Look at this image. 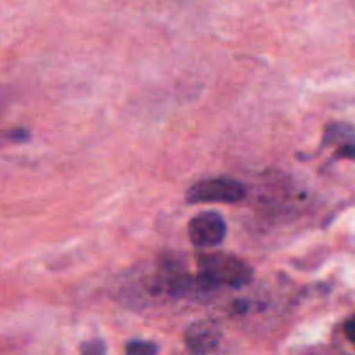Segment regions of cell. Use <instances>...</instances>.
<instances>
[{
	"instance_id": "cell-5",
	"label": "cell",
	"mask_w": 355,
	"mask_h": 355,
	"mask_svg": "<svg viewBox=\"0 0 355 355\" xmlns=\"http://www.w3.org/2000/svg\"><path fill=\"white\" fill-rule=\"evenodd\" d=\"M347 142H355V128L349 123H329L324 132V141H322V148L328 144H347Z\"/></svg>"
},
{
	"instance_id": "cell-3",
	"label": "cell",
	"mask_w": 355,
	"mask_h": 355,
	"mask_svg": "<svg viewBox=\"0 0 355 355\" xmlns=\"http://www.w3.org/2000/svg\"><path fill=\"white\" fill-rule=\"evenodd\" d=\"M225 232H227V225H225V220L217 211L198 214L196 217L191 218L189 225H187L189 241L194 246H200V248H210V246L220 245L225 238Z\"/></svg>"
},
{
	"instance_id": "cell-9",
	"label": "cell",
	"mask_w": 355,
	"mask_h": 355,
	"mask_svg": "<svg viewBox=\"0 0 355 355\" xmlns=\"http://www.w3.org/2000/svg\"><path fill=\"white\" fill-rule=\"evenodd\" d=\"M345 336L349 338L350 343H354V345H355V315H354V318H350L349 321H347Z\"/></svg>"
},
{
	"instance_id": "cell-4",
	"label": "cell",
	"mask_w": 355,
	"mask_h": 355,
	"mask_svg": "<svg viewBox=\"0 0 355 355\" xmlns=\"http://www.w3.org/2000/svg\"><path fill=\"white\" fill-rule=\"evenodd\" d=\"M222 333L214 322L198 321L191 324L184 333V343L187 350L194 354H210L220 345Z\"/></svg>"
},
{
	"instance_id": "cell-6",
	"label": "cell",
	"mask_w": 355,
	"mask_h": 355,
	"mask_svg": "<svg viewBox=\"0 0 355 355\" xmlns=\"http://www.w3.org/2000/svg\"><path fill=\"white\" fill-rule=\"evenodd\" d=\"M128 354H156L158 352V347L155 345L153 342H142V340H132L128 342V345L125 347Z\"/></svg>"
},
{
	"instance_id": "cell-8",
	"label": "cell",
	"mask_w": 355,
	"mask_h": 355,
	"mask_svg": "<svg viewBox=\"0 0 355 355\" xmlns=\"http://www.w3.org/2000/svg\"><path fill=\"white\" fill-rule=\"evenodd\" d=\"M336 155H338L340 158L355 159V142H347V144L338 146V153H336Z\"/></svg>"
},
{
	"instance_id": "cell-10",
	"label": "cell",
	"mask_w": 355,
	"mask_h": 355,
	"mask_svg": "<svg viewBox=\"0 0 355 355\" xmlns=\"http://www.w3.org/2000/svg\"><path fill=\"white\" fill-rule=\"evenodd\" d=\"M10 139H12V141H19V139H28V134L24 130L10 132Z\"/></svg>"
},
{
	"instance_id": "cell-1",
	"label": "cell",
	"mask_w": 355,
	"mask_h": 355,
	"mask_svg": "<svg viewBox=\"0 0 355 355\" xmlns=\"http://www.w3.org/2000/svg\"><path fill=\"white\" fill-rule=\"evenodd\" d=\"M252 269L248 263L238 257L225 253L201 255L198 260V274L194 283L201 290H217V288H239L252 281Z\"/></svg>"
},
{
	"instance_id": "cell-7",
	"label": "cell",
	"mask_w": 355,
	"mask_h": 355,
	"mask_svg": "<svg viewBox=\"0 0 355 355\" xmlns=\"http://www.w3.org/2000/svg\"><path fill=\"white\" fill-rule=\"evenodd\" d=\"M80 352L87 355H96V354H104L106 352V345L101 340H89V342H83L80 345Z\"/></svg>"
},
{
	"instance_id": "cell-2",
	"label": "cell",
	"mask_w": 355,
	"mask_h": 355,
	"mask_svg": "<svg viewBox=\"0 0 355 355\" xmlns=\"http://www.w3.org/2000/svg\"><path fill=\"white\" fill-rule=\"evenodd\" d=\"M246 196V189L234 179H207L193 184L187 189L186 200L189 203H238Z\"/></svg>"
}]
</instances>
